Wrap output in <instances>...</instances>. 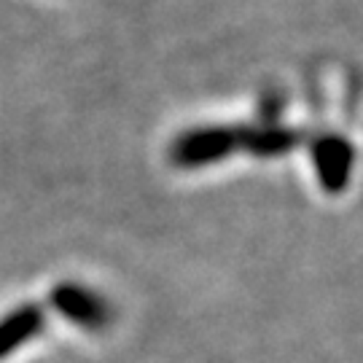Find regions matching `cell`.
Returning a JSON list of instances; mask_svg holds the SVG:
<instances>
[{
	"label": "cell",
	"instance_id": "6da1fadb",
	"mask_svg": "<svg viewBox=\"0 0 363 363\" xmlns=\"http://www.w3.org/2000/svg\"><path fill=\"white\" fill-rule=\"evenodd\" d=\"M49 307H54V312L62 315L67 323L84 331H94V334L105 331L113 320L111 298L81 280L54 283V288L49 291Z\"/></svg>",
	"mask_w": 363,
	"mask_h": 363
},
{
	"label": "cell",
	"instance_id": "7a4b0ae2",
	"mask_svg": "<svg viewBox=\"0 0 363 363\" xmlns=\"http://www.w3.org/2000/svg\"><path fill=\"white\" fill-rule=\"evenodd\" d=\"M46 328V310L40 304H19L0 315V361L27 347Z\"/></svg>",
	"mask_w": 363,
	"mask_h": 363
}]
</instances>
